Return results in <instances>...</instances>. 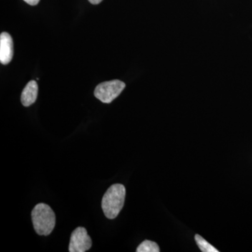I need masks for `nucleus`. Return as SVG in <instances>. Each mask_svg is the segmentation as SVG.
Segmentation results:
<instances>
[{"instance_id": "1", "label": "nucleus", "mask_w": 252, "mask_h": 252, "mask_svg": "<svg viewBox=\"0 0 252 252\" xmlns=\"http://www.w3.org/2000/svg\"><path fill=\"white\" fill-rule=\"evenodd\" d=\"M126 194L125 187L121 184L109 187L102 200V210L107 218H117L125 203Z\"/></svg>"}, {"instance_id": "2", "label": "nucleus", "mask_w": 252, "mask_h": 252, "mask_svg": "<svg viewBox=\"0 0 252 252\" xmlns=\"http://www.w3.org/2000/svg\"><path fill=\"white\" fill-rule=\"evenodd\" d=\"M32 220L36 233L47 236L51 234L56 225V215L49 205L39 203L32 212Z\"/></svg>"}, {"instance_id": "3", "label": "nucleus", "mask_w": 252, "mask_h": 252, "mask_svg": "<svg viewBox=\"0 0 252 252\" xmlns=\"http://www.w3.org/2000/svg\"><path fill=\"white\" fill-rule=\"evenodd\" d=\"M125 87V83L120 80L105 81L97 86L94 94L101 102L109 104L122 94Z\"/></svg>"}, {"instance_id": "4", "label": "nucleus", "mask_w": 252, "mask_h": 252, "mask_svg": "<svg viewBox=\"0 0 252 252\" xmlns=\"http://www.w3.org/2000/svg\"><path fill=\"white\" fill-rule=\"evenodd\" d=\"M92 240L84 227H78L71 235L69 252H84L90 250Z\"/></svg>"}, {"instance_id": "5", "label": "nucleus", "mask_w": 252, "mask_h": 252, "mask_svg": "<svg viewBox=\"0 0 252 252\" xmlns=\"http://www.w3.org/2000/svg\"><path fill=\"white\" fill-rule=\"evenodd\" d=\"M14 56V43L12 37L7 32H2L0 35V62L7 64L11 62Z\"/></svg>"}, {"instance_id": "6", "label": "nucleus", "mask_w": 252, "mask_h": 252, "mask_svg": "<svg viewBox=\"0 0 252 252\" xmlns=\"http://www.w3.org/2000/svg\"><path fill=\"white\" fill-rule=\"evenodd\" d=\"M38 85L35 81H31L23 89L21 94V102L25 107L34 104L37 98Z\"/></svg>"}, {"instance_id": "7", "label": "nucleus", "mask_w": 252, "mask_h": 252, "mask_svg": "<svg viewBox=\"0 0 252 252\" xmlns=\"http://www.w3.org/2000/svg\"><path fill=\"white\" fill-rule=\"evenodd\" d=\"M137 252H159L160 248L157 243L151 240H144L139 245Z\"/></svg>"}, {"instance_id": "8", "label": "nucleus", "mask_w": 252, "mask_h": 252, "mask_svg": "<svg viewBox=\"0 0 252 252\" xmlns=\"http://www.w3.org/2000/svg\"><path fill=\"white\" fill-rule=\"evenodd\" d=\"M195 242L198 245V248L203 252H219L216 248H214L213 246L209 243H207L206 240L200 236V235H195Z\"/></svg>"}, {"instance_id": "9", "label": "nucleus", "mask_w": 252, "mask_h": 252, "mask_svg": "<svg viewBox=\"0 0 252 252\" xmlns=\"http://www.w3.org/2000/svg\"><path fill=\"white\" fill-rule=\"evenodd\" d=\"M24 1L28 4L31 5V6H35L39 2V0H24Z\"/></svg>"}, {"instance_id": "10", "label": "nucleus", "mask_w": 252, "mask_h": 252, "mask_svg": "<svg viewBox=\"0 0 252 252\" xmlns=\"http://www.w3.org/2000/svg\"><path fill=\"white\" fill-rule=\"evenodd\" d=\"M89 2L93 4H98L102 0H89Z\"/></svg>"}]
</instances>
